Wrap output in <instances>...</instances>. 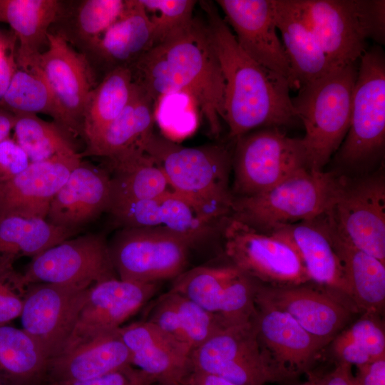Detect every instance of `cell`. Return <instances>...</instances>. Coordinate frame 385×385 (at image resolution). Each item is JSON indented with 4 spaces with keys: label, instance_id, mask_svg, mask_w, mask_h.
Listing matches in <instances>:
<instances>
[{
    "label": "cell",
    "instance_id": "74e56055",
    "mask_svg": "<svg viewBox=\"0 0 385 385\" xmlns=\"http://www.w3.org/2000/svg\"><path fill=\"white\" fill-rule=\"evenodd\" d=\"M378 315L364 312L331 342L337 363L358 366L385 357L384 328Z\"/></svg>",
    "mask_w": 385,
    "mask_h": 385
},
{
    "label": "cell",
    "instance_id": "d6a6232c",
    "mask_svg": "<svg viewBox=\"0 0 385 385\" xmlns=\"http://www.w3.org/2000/svg\"><path fill=\"white\" fill-rule=\"evenodd\" d=\"M107 160L112 174L109 210L125 202L157 198L171 190L162 169L143 149Z\"/></svg>",
    "mask_w": 385,
    "mask_h": 385
},
{
    "label": "cell",
    "instance_id": "44dd1931",
    "mask_svg": "<svg viewBox=\"0 0 385 385\" xmlns=\"http://www.w3.org/2000/svg\"><path fill=\"white\" fill-rule=\"evenodd\" d=\"M82 160L80 153L31 162L0 186V215L46 220L51 203Z\"/></svg>",
    "mask_w": 385,
    "mask_h": 385
},
{
    "label": "cell",
    "instance_id": "bcb514c9",
    "mask_svg": "<svg viewBox=\"0 0 385 385\" xmlns=\"http://www.w3.org/2000/svg\"><path fill=\"white\" fill-rule=\"evenodd\" d=\"M357 385H385V357L356 366Z\"/></svg>",
    "mask_w": 385,
    "mask_h": 385
},
{
    "label": "cell",
    "instance_id": "11a10c76",
    "mask_svg": "<svg viewBox=\"0 0 385 385\" xmlns=\"http://www.w3.org/2000/svg\"><path fill=\"white\" fill-rule=\"evenodd\" d=\"M39 385H49V384L46 381H45Z\"/></svg>",
    "mask_w": 385,
    "mask_h": 385
},
{
    "label": "cell",
    "instance_id": "7402d4cb",
    "mask_svg": "<svg viewBox=\"0 0 385 385\" xmlns=\"http://www.w3.org/2000/svg\"><path fill=\"white\" fill-rule=\"evenodd\" d=\"M118 332L132 366L154 383L185 385L192 371V351L187 346L144 319L123 325Z\"/></svg>",
    "mask_w": 385,
    "mask_h": 385
},
{
    "label": "cell",
    "instance_id": "f907efd6",
    "mask_svg": "<svg viewBox=\"0 0 385 385\" xmlns=\"http://www.w3.org/2000/svg\"><path fill=\"white\" fill-rule=\"evenodd\" d=\"M0 385H14L7 380L0 377Z\"/></svg>",
    "mask_w": 385,
    "mask_h": 385
},
{
    "label": "cell",
    "instance_id": "836d02e7",
    "mask_svg": "<svg viewBox=\"0 0 385 385\" xmlns=\"http://www.w3.org/2000/svg\"><path fill=\"white\" fill-rule=\"evenodd\" d=\"M63 1L52 26L56 33L78 52L86 55L99 37L121 15L125 0Z\"/></svg>",
    "mask_w": 385,
    "mask_h": 385
},
{
    "label": "cell",
    "instance_id": "d4e9b609",
    "mask_svg": "<svg viewBox=\"0 0 385 385\" xmlns=\"http://www.w3.org/2000/svg\"><path fill=\"white\" fill-rule=\"evenodd\" d=\"M153 43V26L140 0H125L121 15L85 56L90 65L97 64L107 73L119 66L131 68Z\"/></svg>",
    "mask_w": 385,
    "mask_h": 385
},
{
    "label": "cell",
    "instance_id": "7c38bea8",
    "mask_svg": "<svg viewBox=\"0 0 385 385\" xmlns=\"http://www.w3.org/2000/svg\"><path fill=\"white\" fill-rule=\"evenodd\" d=\"M254 319L218 329L192 351V370L215 374L239 385L283 383L261 352Z\"/></svg>",
    "mask_w": 385,
    "mask_h": 385
},
{
    "label": "cell",
    "instance_id": "d590c367",
    "mask_svg": "<svg viewBox=\"0 0 385 385\" xmlns=\"http://www.w3.org/2000/svg\"><path fill=\"white\" fill-rule=\"evenodd\" d=\"M48 361L24 329L0 326V377L14 385H39L46 381Z\"/></svg>",
    "mask_w": 385,
    "mask_h": 385
},
{
    "label": "cell",
    "instance_id": "5b68a950",
    "mask_svg": "<svg viewBox=\"0 0 385 385\" xmlns=\"http://www.w3.org/2000/svg\"><path fill=\"white\" fill-rule=\"evenodd\" d=\"M356 63L337 68L300 87L297 96L292 98L296 115L305 128L301 140L311 169L323 170L348 132Z\"/></svg>",
    "mask_w": 385,
    "mask_h": 385
},
{
    "label": "cell",
    "instance_id": "8d00e7d4",
    "mask_svg": "<svg viewBox=\"0 0 385 385\" xmlns=\"http://www.w3.org/2000/svg\"><path fill=\"white\" fill-rule=\"evenodd\" d=\"M0 108L14 115H49L73 138L71 125L41 71L16 69L10 84L0 101Z\"/></svg>",
    "mask_w": 385,
    "mask_h": 385
},
{
    "label": "cell",
    "instance_id": "816d5d0a",
    "mask_svg": "<svg viewBox=\"0 0 385 385\" xmlns=\"http://www.w3.org/2000/svg\"><path fill=\"white\" fill-rule=\"evenodd\" d=\"M6 51L5 47L2 45V43L0 42V58L4 54V53Z\"/></svg>",
    "mask_w": 385,
    "mask_h": 385
},
{
    "label": "cell",
    "instance_id": "603a6c76",
    "mask_svg": "<svg viewBox=\"0 0 385 385\" xmlns=\"http://www.w3.org/2000/svg\"><path fill=\"white\" fill-rule=\"evenodd\" d=\"M111 197L108 171L81 160L54 196L46 220L80 232L108 211Z\"/></svg>",
    "mask_w": 385,
    "mask_h": 385
},
{
    "label": "cell",
    "instance_id": "ffe728a7",
    "mask_svg": "<svg viewBox=\"0 0 385 385\" xmlns=\"http://www.w3.org/2000/svg\"><path fill=\"white\" fill-rule=\"evenodd\" d=\"M34 67L46 80L74 136L82 135L84 109L94 78L85 55L58 34L49 31L46 49L38 56Z\"/></svg>",
    "mask_w": 385,
    "mask_h": 385
},
{
    "label": "cell",
    "instance_id": "cb8c5ba5",
    "mask_svg": "<svg viewBox=\"0 0 385 385\" xmlns=\"http://www.w3.org/2000/svg\"><path fill=\"white\" fill-rule=\"evenodd\" d=\"M267 233L285 240L294 248L310 281L350 300L344 269L329 237L323 215L313 220L280 225Z\"/></svg>",
    "mask_w": 385,
    "mask_h": 385
},
{
    "label": "cell",
    "instance_id": "2e32d148",
    "mask_svg": "<svg viewBox=\"0 0 385 385\" xmlns=\"http://www.w3.org/2000/svg\"><path fill=\"white\" fill-rule=\"evenodd\" d=\"M158 289V283H140L118 277L92 285L63 352L117 331L151 300Z\"/></svg>",
    "mask_w": 385,
    "mask_h": 385
},
{
    "label": "cell",
    "instance_id": "30bf717a",
    "mask_svg": "<svg viewBox=\"0 0 385 385\" xmlns=\"http://www.w3.org/2000/svg\"><path fill=\"white\" fill-rule=\"evenodd\" d=\"M115 277L106 237L86 233L68 238L31 258L24 271L18 273L16 284L24 295L25 288L34 283L90 287Z\"/></svg>",
    "mask_w": 385,
    "mask_h": 385
},
{
    "label": "cell",
    "instance_id": "8fae6325",
    "mask_svg": "<svg viewBox=\"0 0 385 385\" xmlns=\"http://www.w3.org/2000/svg\"><path fill=\"white\" fill-rule=\"evenodd\" d=\"M223 235L232 265L257 282L287 287L310 281L299 255L285 240L232 217L227 218Z\"/></svg>",
    "mask_w": 385,
    "mask_h": 385
},
{
    "label": "cell",
    "instance_id": "ab89813d",
    "mask_svg": "<svg viewBox=\"0 0 385 385\" xmlns=\"http://www.w3.org/2000/svg\"><path fill=\"white\" fill-rule=\"evenodd\" d=\"M213 225L184 197L170 190L160 197L159 227L188 239L193 245L208 237Z\"/></svg>",
    "mask_w": 385,
    "mask_h": 385
},
{
    "label": "cell",
    "instance_id": "4fadbf2b",
    "mask_svg": "<svg viewBox=\"0 0 385 385\" xmlns=\"http://www.w3.org/2000/svg\"><path fill=\"white\" fill-rule=\"evenodd\" d=\"M327 215L359 249L385 263V178L381 173L351 180L342 175Z\"/></svg>",
    "mask_w": 385,
    "mask_h": 385
},
{
    "label": "cell",
    "instance_id": "9f6ffc18",
    "mask_svg": "<svg viewBox=\"0 0 385 385\" xmlns=\"http://www.w3.org/2000/svg\"><path fill=\"white\" fill-rule=\"evenodd\" d=\"M0 186H1V184H0Z\"/></svg>",
    "mask_w": 385,
    "mask_h": 385
},
{
    "label": "cell",
    "instance_id": "e575fe53",
    "mask_svg": "<svg viewBox=\"0 0 385 385\" xmlns=\"http://www.w3.org/2000/svg\"><path fill=\"white\" fill-rule=\"evenodd\" d=\"M136 83L130 67L119 66L107 72L91 91L83 118L86 143L115 119L131 100Z\"/></svg>",
    "mask_w": 385,
    "mask_h": 385
},
{
    "label": "cell",
    "instance_id": "d6986e66",
    "mask_svg": "<svg viewBox=\"0 0 385 385\" xmlns=\"http://www.w3.org/2000/svg\"><path fill=\"white\" fill-rule=\"evenodd\" d=\"M257 341L266 361L283 383L311 370L326 345L280 310L256 305Z\"/></svg>",
    "mask_w": 385,
    "mask_h": 385
},
{
    "label": "cell",
    "instance_id": "db71d44e",
    "mask_svg": "<svg viewBox=\"0 0 385 385\" xmlns=\"http://www.w3.org/2000/svg\"><path fill=\"white\" fill-rule=\"evenodd\" d=\"M299 385H313V384H312V381L309 379H308V381H307L306 382H304L303 384H301Z\"/></svg>",
    "mask_w": 385,
    "mask_h": 385
},
{
    "label": "cell",
    "instance_id": "f5cc1de1",
    "mask_svg": "<svg viewBox=\"0 0 385 385\" xmlns=\"http://www.w3.org/2000/svg\"><path fill=\"white\" fill-rule=\"evenodd\" d=\"M153 385H180L173 383H154Z\"/></svg>",
    "mask_w": 385,
    "mask_h": 385
},
{
    "label": "cell",
    "instance_id": "e0dca14e",
    "mask_svg": "<svg viewBox=\"0 0 385 385\" xmlns=\"http://www.w3.org/2000/svg\"><path fill=\"white\" fill-rule=\"evenodd\" d=\"M242 49L255 62L299 90L277 33L272 0H217Z\"/></svg>",
    "mask_w": 385,
    "mask_h": 385
},
{
    "label": "cell",
    "instance_id": "83f0119b",
    "mask_svg": "<svg viewBox=\"0 0 385 385\" xmlns=\"http://www.w3.org/2000/svg\"><path fill=\"white\" fill-rule=\"evenodd\" d=\"M323 218L342 265L353 306L364 312L381 314L385 303V263L351 244L327 213Z\"/></svg>",
    "mask_w": 385,
    "mask_h": 385
},
{
    "label": "cell",
    "instance_id": "ba28073f",
    "mask_svg": "<svg viewBox=\"0 0 385 385\" xmlns=\"http://www.w3.org/2000/svg\"><path fill=\"white\" fill-rule=\"evenodd\" d=\"M108 246L119 279L158 283L174 279L185 271L193 245L184 237L161 227H121Z\"/></svg>",
    "mask_w": 385,
    "mask_h": 385
},
{
    "label": "cell",
    "instance_id": "7a4b0ae2",
    "mask_svg": "<svg viewBox=\"0 0 385 385\" xmlns=\"http://www.w3.org/2000/svg\"><path fill=\"white\" fill-rule=\"evenodd\" d=\"M225 82V119L237 138L259 128H280L299 122L285 79L252 60L212 1H200Z\"/></svg>",
    "mask_w": 385,
    "mask_h": 385
},
{
    "label": "cell",
    "instance_id": "7bdbcfd3",
    "mask_svg": "<svg viewBox=\"0 0 385 385\" xmlns=\"http://www.w3.org/2000/svg\"><path fill=\"white\" fill-rule=\"evenodd\" d=\"M31 161L16 141L7 138L0 143V184L24 171Z\"/></svg>",
    "mask_w": 385,
    "mask_h": 385
},
{
    "label": "cell",
    "instance_id": "4dcf8cb0",
    "mask_svg": "<svg viewBox=\"0 0 385 385\" xmlns=\"http://www.w3.org/2000/svg\"><path fill=\"white\" fill-rule=\"evenodd\" d=\"M61 4L58 0H0V22L8 24L19 40L16 60L20 68L35 66Z\"/></svg>",
    "mask_w": 385,
    "mask_h": 385
},
{
    "label": "cell",
    "instance_id": "52a82bcc",
    "mask_svg": "<svg viewBox=\"0 0 385 385\" xmlns=\"http://www.w3.org/2000/svg\"><path fill=\"white\" fill-rule=\"evenodd\" d=\"M385 147V56L374 46L359 60L348 132L337 161L350 168L369 167L380 160Z\"/></svg>",
    "mask_w": 385,
    "mask_h": 385
},
{
    "label": "cell",
    "instance_id": "484cf974",
    "mask_svg": "<svg viewBox=\"0 0 385 385\" xmlns=\"http://www.w3.org/2000/svg\"><path fill=\"white\" fill-rule=\"evenodd\" d=\"M118 329L49 359L46 381L50 383L84 381L130 364L129 350Z\"/></svg>",
    "mask_w": 385,
    "mask_h": 385
},
{
    "label": "cell",
    "instance_id": "f546056e",
    "mask_svg": "<svg viewBox=\"0 0 385 385\" xmlns=\"http://www.w3.org/2000/svg\"><path fill=\"white\" fill-rule=\"evenodd\" d=\"M154 104L136 83L128 104L101 133L86 142L85 150L80 153L81 158L96 156L110 160L133 149H143L144 141L153 133Z\"/></svg>",
    "mask_w": 385,
    "mask_h": 385
},
{
    "label": "cell",
    "instance_id": "3957f363",
    "mask_svg": "<svg viewBox=\"0 0 385 385\" xmlns=\"http://www.w3.org/2000/svg\"><path fill=\"white\" fill-rule=\"evenodd\" d=\"M143 150L163 171L172 190L214 224L232 212L229 188L232 155L220 145L185 147L153 133Z\"/></svg>",
    "mask_w": 385,
    "mask_h": 385
},
{
    "label": "cell",
    "instance_id": "277c9868",
    "mask_svg": "<svg viewBox=\"0 0 385 385\" xmlns=\"http://www.w3.org/2000/svg\"><path fill=\"white\" fill-rule=\"evenodd\" d=\"M342 178L334 172L299 169L265 191L234 197L232 217L264 232L313 220L332 207Z\"/></svg>",
    "mask_w": 385,
    "mask_h": 385
},
{
    "label": "cell",
    "instance_id": "ac0fdd59",
    "mask_svg": "<svg viewBox=\"0 0 385 385\" xmlns=\"http://www.w3.org/2000/svg\"><path fill=\"white\" fill-rule=\"evenodd\" d=\"M255 304L288 314L325 345L344 329L354 311L332 294L305 284L277 287L257 282Z\"/></svg>",
    "mask_w": 385,
    "mask_h": 385
},
{
    "label": "cell",
    "instance_id": "f6af8a7d",
    "mask_svg": "<svg viewBox=\"0 0 385 385\" xmlns=\"http://www.w3.org/2000/svg\"><path fill=\"white\" fill-rule=\"evenodd\" d=\"M309 379L313 385H357L351 372V366L337 363L334 369L323 374L309 371Z\"/></svg>",
    "mask_w": 385,
    "mask_h": 385
},
{
    "label": "cell",
    "instance_id": "6da1fadb",
    "mask_svg": "<svg viewBox=\"0 0 385 385\" xmlns=\"http://www.w3.org/2000/svg\"><path fill=\"white\" fill-rule=\"evenodd\" d=\"M135 82L155 103L173 93L188 95L212 135L225 119V82L206 22L193 18L153 46L131 67Z\"/></svg>",
    "mask_w": 385,
    "mask_h": 385
},
{
    "label": "cell",
    "instance_id": "f35d334b",
    "mask_svg": "<svg viewBox=\"0 0 385 385\" xmlns=\"http://www.w3.org/2000/svg\"><path fill=\"white\" fill-rule=\"evenodd\" d=\"M15 117L14 130L16 141L26 152L31 162L79 153L73 144L74 138L57 123L46 121L37 115Z\"/></svg>",
    "mask_w": 385,
    "mask_h": 385
},
{
    "label": "cell",
    "instance_id": "681fc988",
    "mask_svg": "<svg viewBox=\"0 0 385 385\" xmlns=\"http://www.w3.org/2000/svg\"><path fill=\"white\" fill-rule=\"evenodd\" d=\"M14 114L0 108V143L9 137L15 124Z\"/></svg>",
    "mask_w": 385,
    "mask_h": 385
},
{
    "label": "cell",
    "instance_id": "8992f818",
    "mask_svg": "<svg viewBox=\"0 0 385 385\" xmlns=\"http://www.w3.org/2000/svg\"><path fill=\"white\" fill-rule=\"evenodd\" d=\"M336 68L359 61L367 40L384 44V0H289Z\"/></svg>",
    "mask_w": 385,
    "mask_h": 385
},
{
    "label": "cell",
    "instance_id": "4316f807",
    "mask_svg": "<svg viewBox=\"0 0 385 385\" xmlns=\"http://www.w3.org/2000/svg\"><path fill=\"white\" fill-rule=\"evenodd\" d=\"M78 233L46 220L0 215V282L19 292L16 286L18 272L14 268L18 259L33 258Z\"/></svg>",
    "mask_w": 385,
    "mask_h": 385
},
{
    "label": "cell",
    "instance_id": "f1b7e54d",
    "mask_svg": "<svg viewBox=\"0 0 385 385\" xmlns=\"http://www.w3.org/2000/svg\"><path fill=\"white\" fill-rule=\"evenodd\" d=\"M276 26L282 36L292 73L299 88L329 74L336 68L289 0H272Z\"/></svg>",
    "mask_w": 385,
    "mask_h": 385
},
{
    "label": "cell",
    "instance_id": "c3c4849f",
    "mask_svg": "<svg viewBox=\"0 0 385 385\" xmlns=\"http://www.w3.org/2000/svg\"><path fill=\"white\" fill-rule=\"evenodd\" d=\"M185 385H239L215 374L192 370Z\"/></svg>",
    "mask_w": 385,
    "mask_h": 385
},
{
    "label": "cell",
    "instance_id": "9c48e42d",
    "mask_svg": "<svg viewBox=\"0 0 385 385\" xmlns=\"http://www.w3.org/2000/svg\"><path fill=\"white\" fill-rule=\"evenodd\" d=\"M236 140L232 166L239 197L260 193L309 168L301 138H289L279 128L252 130Z\"/></svg>",
    "mask_w": 385,
    "mask_h": 385
},
{
    "label": "cell",
    "instance_id": "9a60e30c",
    "mask_svg": "<svg viewBox=\"0 0 385 385\" xmlns=\"http://www.w3.org/2000/svg\"><path fill=\"white\" fill-rule=\"evenodd\" d=\"M257 283L233 265L200 266L175 277L170 289L187 297L224 324H230L254 319Z\"/></svg>",
    "mask_w": 385,
    "mask_h": 385
},
{
    "label": "cell",
    "instance_id": "5bb4252c",
    "mask_svg": "<svg viewBox=\"0 0 385 385\" xmlns=\"http://www.w3.org/2000/svg\"><path fill=\"white\" fill-rule=\"evenodd\" d=\"M90 287L34 283L25 288L20 319L24 329L49 360L63 352Z\"/></svg>",
    "mask_w": 385,
    "mask_h": 385
},
{
    "label": "cell",
    "instance_id": "b9f144b4",
    "mask_svg": "<svg viewBox=\"0 0 385 385\" xmlns=\"http://www.w3.org/2000/svg\"><path fill=\"white\" fill-rule=\"evenodd\" d=\"M48 383L49 385H153L154 384L149 376L131 364L88 380Z\"/></svg>",
    "mask_w": 385,
    "mask_h": 385
},
{
    "label": "cell",
    "instance_id": "1f68e13d",
    "mask_svg": "<svg viewBox=\"0 0 385 385\" xmlns=\"http://www.w3.org/2000/svg\"><path fill=\"white\" fill-rule=\"evenodd\" d=\"M192 351L224 324L187 297L169 289L150 304L144 319Z\"/></svg>",
    "mask_w": 385,
    "mask_h": 385
},
{
    "label": "cell",
    "instance_id": "60d3db41",
    "mask_svg": "<svg viewBox=\"0 0 385 385\" xmlns=\"http://www.w3.org/2000/svg\"><path fill=\"white\" fill-rule=\"evenodd\" d=\"M153 29V46L194 18V0H140Z\"/></svg>",
    "mask_w": 385,
    "mask_h": 385
},
{
    "label": "cell",
    "instance_id": "ee69618b",
    "mask_svg": "<svg viewBox=\"0 0 385 385\" xmlns=\"http://www.w3.org/2000/svg\"><path fill=\"white\" fill-rule=\"evenodd\" d=\"M23 296L8 284L0 282V326L9 324L21 315Z\"/></svg>",
    "mask_w": 385,
    "mask_h": 385
},
{
    "label": "cell",
    "instance_id": "7dc6e473",
    "mask_svg": "<svg viewBox=\"0 0 385 385\" xmlns=\"http://www.w3.org/2000/svg\"><path fill=\"white\" fill-rule=\"evenodd\" d=\"M17 68L14 54L6 51L0 58V101L4 96Z\"/></svg>",
    "mask_w": 385,
    "mask_h": 385
}]
</instances>
